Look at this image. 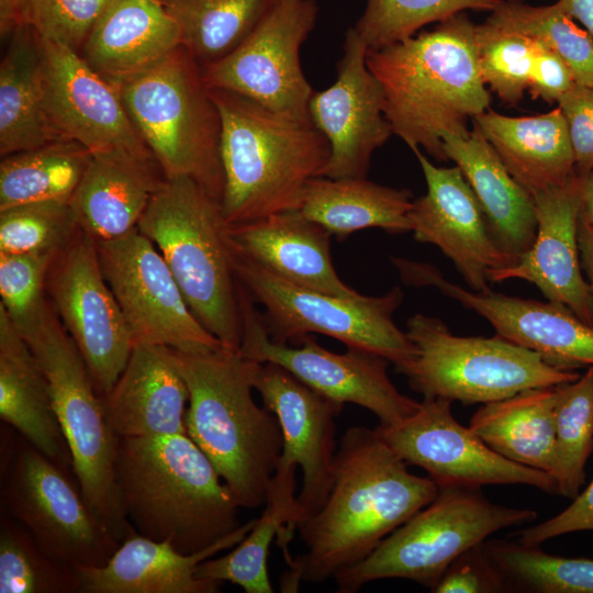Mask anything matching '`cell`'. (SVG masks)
I'll list each match as a JSON object with an SVG mask.
<instances>
[{
	"label": "cell",
	"instance_id": "db71d44e",
	"mask_svg": "<svg viewBox=\"0 0 593 593\" xmlns=\"http://www.w3.org/2000/svg\"><path fill=\"white\" fill-rule=\"evenodd\" d=\"M580 172L582 176L580 215L593 228V170Z\"/></svg>",
	"mask_w": 593,
	"mask_h": 593
},
{
	"label": "cell",
	"instance_id": "30bf717a",
	"mask_svg": "<svg viewBox=\"0 0 593 593\" xmlns=\"http://www.w3.org/2000/svg\"><path fill=\"white\" fill-rule=\"evenodd\" d=\"M405 333L416 353L402 373L423 398L485 404L580 377L575 370L558 368L538 353L499 335H455L437 317L415 314L407 320Z\"/></svg>",
	"mask_w": 593,
	"mask_h": 593
},
{
	"label": "cell",
	"instance_id": "4316f807",
	"mask_svg": "<svg viewBox=\"0 0 593 593\" xmlns=\"http://www.w3.org/2000/svg\"><path fill=\"white\" fill-rule=\"evenodd\" d=\"M231 233L244 255L291 283L345 298L360 295L336 272L332 234L299 210L231 226Z\"/></svg>",
	"mask_w": 593,
	"mask_h": 593
},
{
	"label": "cell",
	"instance_id": "e575fe53",
	"mask_svg": "<svg viewBox=\"0 0 593 593\" xmlns=\"http://www.w3.org/2000/svg\"><path fill=\"white\" fill-rule=\"evenodd\" d=\"M295 470L277 468L265 508L250 532L234 549L197 567V578L211 582H231L246 593H272L267 559L276 534L288 528L295 510Z\"/></svg>",
	"mask_w": 593,
	"mask_h": 593
},
{
	"label": "cell",
	"instance_id": "44dd1931",
	"mask_svg": "<svg viewBox=\"0 0 593 593\" xmlns=\"http://www.w3.org/2000/svg\"><path fill=\"white\" fill-rule=\"evenodd\" d=\"M368 51L349 27L336 80L310 99V120L331 148L323 177L366 178L372 154L393 134L384 114L382 87L367 65Z\"/></svg>",
	"mask_w": 593,
	"mask_h": 593
},
{
	"label": "cell",
	"instance_id": "8fae6325",
	"mask_svg": "<svg viewBox=\"0 0 593 593\" xmlns=\"http://www.w3.org/2000/svg\"><path fill=\"white\" fill-rule=\"evenodd\" d=\"M237 250L238 278L254 302L262 305L272 342L289 345L312 333L323 334L384 357L401 373L414 359V345L393 320L404 298L401 288L378 296L328 294L291 283Z\"/></svg>",
	"mask_w": 593,
	"mask_h": 593
},
{
	"label": "cell",
	"instance_id": "52a82bcc",
	"mask_svg": "<svg viewBox=\"0 0 593 593\" xmlns=\"http://www.w3.org/2000/svg\"><path fill=\"white\" fill-rule=\"evenodd\" d=\"M126 111L166 179L188 177L221 201V118L201 65L179 46L118 85Z\"/></svg>",
	"mask_w": 593,
	"mask_h": 593
},
{
	"label": "cell",
	"instance_id": "83f0119b",
	"mask_svg": "<svg viewBox=\"0 0 593 593\" xmlns=\"http://www.w3.org/2000/svg\"><path fill=\"white\" fill-rule=\"evenodd\" d=\"M443 147L447 159L456 163L472 189L491 236L517 261L536 236L533 195L508 172L478 128L467 134H446Z\"/></svg>",
	"mask_w": 593,
	"mask_h": 593
},
{
	"label": "cell",
	"instance_id": "bcb514c9",
	"mask_svg": "<svg viewBox=\"0 0 593 593\" xmlns=\"http://www.w3.org/2000/svg\"><path fill=\"white\" fill-rule=\"evenodd\" d=\"M56 254L0 253V305L19 332L34 325L49 304L46 278Z\"/></svg>",
	"mask_w": 593,
	"mask_h": 593
},
{
	"label": "cell",
	"instance_id": "6da1fadb",
	"mask_svg": "<svg viewBox=\"0 0 593 593\" xmlns=\"http://www.w3.org/2000/svg\"><path fill=\"white\" fill-rule=\"evenodd\" d=\"M377 428L351 426L337 445L334 480L322 507L296 525L305 552L288 561L282 591L334 578L429 504L438 486L419 477Z\"/></svg>",
	"mask_w": 593,
	"mask_h": 593
},
{
	"label": "cell",
	"instance_id": "7dc6e473",
	"mask_svg": "<svg viewBox=\"0 0 593 593\" xmlns=\"http://www.w3.org/2000/svg\"><path fill=\"white\" fill-rule=\"evenodd\" d=\"M512 591L511 583L488 555L484 541L457 557L432 590L435 593H499Z\"/></svg>",
	"mask_w": 593,
	"mask_h": 593
},
{
	"label": "cell",
	"instance_id": "f1b7e54d",
	"mask_svg": "<svg viewBox=\"0 0 593 593\" xmlns=\"http://www.w3.org/2000/svg\"><path fill=\"white\" fill-rule=\"evenodd\" d=\"M165 179L155 159L92 155L70 199L79 227L96 242L125 235L137 227Z\"/></svg>",
	"mask_w": 593,
	"mask_h": 593
},
{
	"label": "cell",
	"instance_id": "9c48e42d",
	"mask_svg": "<svg viewBox=\"0 0 593 593\" xmlns=\"http://www.w3.org/2000/svg\"><path fill=\"white\" fill-rule=\"evenodd\" d=\"M529 508L494 504L481 489L439 488L435 499L387 536L360 562L333 579L337 592L354 593L383 579H404L430 591L451 562L494 533L536 519Z\"/></svg>",
	"mask_w": 593,
	"mask_h": 593
},
{
	"label": "cell",
	"instance_id": "ac0fdd59",
	"mask_svg": "<svg viewBox=\"0 0 593 593\" xmlns=\"http://www.w3.org/2000/svg\"><path fill=\"white\" fill-rule=\"evenodd\" d=\"M41 40L43 108L55 139L75 141L92 155L122 153L155 159L130 119L118 86L74 48Z\"/></svg>",
	"mask_w": 593,
	"mask_h": 593
},
{
	"label": "cell",
	"instance_id": "603a6c76",
	"mask_svg": "<svg viewBox=\"0 0 593 593\" xmlns=\"http://www.w3.org/2000/svg\"><path fill=\"white\" fill-rule=\"evenodd\" d=\"M582 176L533 194L537 231L532 247L516 262L493 273L491 282L522 279L535 284L547 301L563 305L593 326V294L583 275L578 223Z\"/></svg>",
	"mask_w": 593,
	"mask_h": 593
},
{
	"label": "cell",
	"instance_id": "c3c4849f",
	"mask_svg": "<svg viewBox=\"0 0 593 593\" xmlns=\"http://www.w3.org/2000/svg\"><path fill=\"white\" fill-rule=\"evenodd\" d=\"M557 103L567 121L575 168L593 170V87L575 83Z\"/></svg>",
	"mask_w": 593,
	"mask_h": 593
},
{
	"label": "cell",
	"instance_id": "681fc988",
	"mask_svg": "<svg viewBox=\"0 0 593 593\" xmlns=\"http://www.w3.org/2000/svg\"><path fill=\"white\" fill-rule=\"evenodd\" d=\"M582 530H593V480L559 514L523 528L517 535L519 542L539 546L551 538Z\"/></svg>",
	"mask_w": 593,
	"mask_h": 593
},
{
	"label": "cell",
	"instance_id": "7c38bea8",
	"mask_svg": "<svg viewBox=\"0 0 593 593\" xmlns=\"http://www.w3.org/2000/svg\"><path fill=\"white\" fill-rule=\"evenodd\" d=\"M0 496L3 512L69 564L101 567L120 546L66 470L14 429L1 436Z\"/></svg>",
	"mask_w": 593,
	"mask_h": 593
},
{
	"label": "cell",
	"instance_id": "484cf974",
	"mask_svg": "<svg viewBox=\"0 0 593 593\" xmlns=\"http://www.w3.org/2000/svg\"><path fill=\"white\" fill-rule=\"evenodd\" d=\"M179 46L180 30L160 0H110L79 54L118 86L152 68Z\"/></svg>",
	"mask_w": 593,
	"mask_h": 593
},
{
	"label": "cell",
	"instance_id": "d4e9b609",
	"mask_svg": "<svg viewBox=\"0 0 593 593\" xmlns=\"http://www.w3.org/2000/svg\"><path fill=\"white\" fill-rule=\"evenodd\" d=\"M250 519L214 545L186 555L167 541H157L137 533L124 539L101 567H77L80 593H215L221 583L197 578L200 562L235 547L250 532Z\"/></svg>",
	"mask_w": 593,
	"mask_h": 593
},
{
	"label": "cell",
	"instance_id": "f35d334b",
	"mask_svg": "<svg viewBox=\"0 0 593 593\" xmlns=\"http://www.w3.org/2000/svg\"><path fill=\"white\" fill-rule=\"evenodd\" d=\"M555 463L557 494L573 500L585 481L593 451V366L571 382L556 385Z\"/></svg>",
	"mask_w": 593,
	"mask_h": 593
},
{
	"label": "cell",
	"instance_id": "f5cc1de1",
	"mask_svg": "<svg viewBox=\"0 0 593 593\" xmlns=\"http://www.w3.org/2000/svg\"><path fill=\"white\" fill-rule=\"evenodd\" d=\"M557 2L593 37V0H557Z\"/></svg>",
	"mask_w": 593,
	"mask_h": 593
},
{
	"label": "cell",
	"instance_id": "8d00e7d4",
	"mask_svg": "<svg viewBox=\"0 0 593 593\" xmlns=\"http://www.w3.org/2000/svg\"><path fill=\"white\" fill-rule=\"evenodd\" d=\"M272 0H160L176 21L181 46L205 66L234 51Z\"/></svg>",
	"mask_w": 593,
	"mask_h": 593
},
{
	"label": "cell",
	"instance_id": "d590c367",
	"mask_svg": "<svg viewBox=\"0 0 593 593\" xmlns=\"http://www.w3.org/2000/svg\"><path fill=\"white\" fill-rule=\"evenodd\" d=\"M91 157L75 141H53L3 156L0 211L31 202L70 201Z\"/></svg>",
	"mask_w": 593,
	"mask_h": 593
},
{
	"label": "cell",
	"instance_id": "74e56055",
	"mask_svg": "<svg viewBox=\"0 0 593 593\" xmlns=\"http://www.w3.org/2000/svg\"><path fill=\"white\" fill-rule=\"evenodd\" d=\"M485 21L538 40L566 63L578 85L593 87V37L557 1L502 0Z\"/></svg>",
	"mask_w": 593,
	"mask_h": 593
},
{
	"label": "cell",
	"instance_id": "836d02e7",
	"mask_svg": "<svg viewBox=\"0 0 593 593\" xmlns=\"http://www.w3.org/2000/svg\"><path fill=\"white\" fill-rule=\"evenodd\" d=\"M53 141L43 108L42 40L32 29L18 26L0 64V154Z\"/></svg>",
	"mask_w": 593,
	"mask_h": 593
},
{
	"label": "cell",
	"instance_id": "7402d4cb",
	"mask_svg": "<svg viewBox=\"0 0 593 593\" xmlns=\"http://www.w3.org/2000/svg\"><path fill=\"white\" fill-rule=\"evenodd\" d=\"M427 191L413 200L409 214L415 240L432 244L454 264L472 291L485 292L493 273L516 260L502 250L458 166L437 167L413 149Z\"/></svg>",
	"mask_w": 593,
	"mask_h": 593
},
{
	"label": "cell",
	"instance_id": "d6a6232c",
	"mask_svg": "<svg viewBox=\"0 0 593 593\" xmlns=\"http://www.w3.org/2000/svg\"><path fill=\"white\" fill-rule=\"evenodd\" d=\"M555 388L528 389L481 404L471 416L469 428L506 459L551 475L556 449Z\"/></svg>",
	"mask_w": 593,
	"mask_h": 593
},
{
	"label": "cell",
	"instance_id": "3957f363",
	"mask_svg": "<svg viewBox=\"0 0 593 593\" xmlns=\"http://www.w3.org/2000/svg\"><path fill=\"white\" fill-rule=\"evenodd\" d=\"M115 481L137 534L199 552L239 528V505L187 435L118 437Z\"/></svg>",
	"mask_w": 593,
	"mask_h": 593
},
{
	"label": "cell",
	"instance_id": "5bb4252c",
	"mask_svg": "<svg viewBox=\"0 0 593 593\" xmlns=\"http://www.w3.org/2000/svg\"><path fill=\"white\" fill-rule=\"evenodd\" d=\"M97 248L134 346L158 345L182 353L223 346L194 316L160 251L137 227L97 242Z\"/></svg>",
	"mask_w": 593,
	"mask_h": 593
},
{
	"label": "cell",
	"instance_id": "ba28073f",
	"mask_svg": "<svg viewBox=\"0 0 593 593\" xmlns=\"http://www.w3.org/2000/svg\"><path fill=\"white\" fill-rule=\"evenodd\" d=\"M20 334L46 376L77 484L90 508L121 544L136 530L123 511L115 481L118 436L88 367L51 302L37 322Z\"/></svg>",
	"mask_w": 593,
	"mask_h": 593
},
{
	"label": "cell",
	"instance_id": "5b68a950",
	"mask_svg": "<svg viewBox=\"0 0 593 593\" xmlns=\"http://www.w3.org/2000/svg\"><path fill=\"white\" fill-rule=\"evenodd\" d=\"M221 118L222 211L231 226L300 209L307 182L331 156L310 120L270 110L244 96L210 89Z\"/></svg>",
	"mask_w": 593,
	"mask_h": 593
},
{
	"label": "cell",
	"instance_id": "f6af8a7d",
	"mask_svg": "<svg viewBox=\"0 0 593 593\" xmlns=\"http://www.w3.org/2000/svg\"><path fill=\"white\" fill-rule=\"evenodd\" d=\"M533 37L478 24V61L485 86L505 103L517 104L528 88L533 64Z\"/></svg>",
	"mask_w": 593,
	"mask_h": 593
},
{
	"label": "cell",
	"instance_id": "2e32d148",
	"mask_svg": "<svg viewBox=\"0 0 593 593\" xmlns=\"http://www.w3.org/2000/svg\"><path fill=\"white\" fill-rule=\"evenodd\" d=\"M48 300L81 354L100 396L131 356L133 337L101 270L97 242L81 228L58 251L46 278Z\"/></svg>",
	"mask_w": 593,
	"mask_h": 593
},
{
	"label": "cell",
	"instance_id": "7bdbcfd3",
	"mask_svg": "<svg viewBox=\"0 0 593 593\" xmlns=\"http://www.w3.org/2000/svg\"><path fill=\"white\" fill-rule=\"evenodd\" d=\"M110 0H0L1 37L18 26L79 52Z\"/></svg>",
	"mask_w": 593,
	"mask_h": 593
},
{
	"label": "cell",
	"instance_id": "8992f818",
	"mask_svg": "<svg viewBox=\"0 0 593 593\" xmlns=\"http://www.w3.org/2000/svg\"><path fill=\"white\" fill-rule=\"evenodd\" d=\"M137 228L160 251L199 322L225 348L239 350L243 284L221 201L191 178L165 179Z\"/></svg>",
	"mask_w": 593,
	"mask_h": 593
},
{
	"label": "cell",
	"instance_id": "1f68e13d",
	"mask_svg": "<svg viewBox=\"0 0 593 593\" xmlns=\"http://www.w3.org/2000/svg\"><path fill=\"white\" fill-rule=\"evenodd\" d=\"M413 193L385 187L366 178L311 179L299 211L338 239L365 228L390 234L411 232L409 214Z\"/></svg>",
	"mask_w": 593,
	"mask_h": 593
},
{
	"label": "cell",
	"instance_id": "7a4b0ae2",
	"mask_svg": "<svg viewBox=\"0 0 593 593\" xmlns=\"http://www.w3.org/2000/svg\"><path fill=\"white\" fill-rule=\"evenodd\" d=\"M367 65L384 93L393 134L412 150L447 160L446 134H467V122L490 109L478 61V24L466 12L429 32L368 51Z\"/></svg>",
	"mask_w": 593,
	"mask_h": 593
},
{
	"label": "cell",
	"instance_id": "ffe728a7",
	"mask_svg": "<svg viewBox=\"0 0 593 593\" xmlns=\"http://www.w3.org/2000/svg\"><path fill=\"white\" fill-rule=\"evenodd\" d=\"M393 261L405 282L436 288L486 320L496 335L538 353L549 363L566 370L593 366V326L568 307L491 289L472 291L450 282L433 265Z\"/></svg>",
	"mask_w": 593,
	"mask_h": 593
},
{
	"label": "cell",
	"instance_id": "f907efd6",
	"mask_svg": "<svg viewBox=\"0 0 593 593\" xmlns=\"http://www.w3.org/2000/svg\"><path fill=\"white\" fill-rule=\"evenodd\" d=\"M533 64L527 90L533 99L557 103L577 82L566 63L550 48L534 38Z\"/></svg>",
	"mask_w": 593,
	"mask_h": 593
},
{
	"label": "cell",
	"instance_id": "b9f144b4",
	"mask_svg": "<svg viewBox=\"0 0 593 593\" xmlns=\"http://www.w3.org/2000/svg\"><path fill=\"white\" fill-rule=\"evenodd\" d=\"M502 0H367L353 26L369 51L413 35L423 26L467 10L494 11Z\"/></svg>",
	"mask_w": 593,
	"mask_h": 593
},
{
	"label": "cell",
	"instance_id": "4dcf8cb0",
	"mask_svg": "<svg viewBox=\"0 0 593 593\" xmlns=\"http://www.w3.org/2000/svg\"><path fill=\"white\" fill-rule=\"evenodd\" d=\"M473 123L532 195L566 183L574 171L573 147L559 107L530 116H508L488 109Z\"/></svg>",
	"mask_w": 593,
	"mask_h": 593
},
{
	"label": "cell",
	"instance_id": "9a60e30c",
	"mask_svg": "<svg viewBox=\"0 0 593 593\" xmlns=\"http://www.w3.org/2000/svg\"><path fill=\"white\" fill-rule=\"evenodd\" d=\"M242 301V342L239 353L257 362L281 366L322 396L337 404L351 403L367 409L379 425H394L419 406L402 394L388 374L390 361L360 348L347 347L343 354L321 346L311 335L300 346L272 342L261 313L249 294Z\"/></svg>",
	"mask_w": 593,
	"mask_h": 593
},
{
	"label": "cell",
	"instance_id": "cb8c5ba5",
	"mask_svg": "<svg viewBox=\"0 0 593 593\" xmlns=\"http://www.w3.org/2000/svg\"><path fill=\"white\" fill-rule=\"evenodd\" d=\"M101 398L118 437L187 434L189 392L169 347L135 345L119 379Z\"/></svg>",
	"mask_w": 593,
	"mask_h": 593
},
{
	"label": "cell",
	"instance_id": "e0dca14e",
	"mask_svg": "<svg viewBox=\"0 0 593 593\" xmlns=\"http://www.w3.org/2000/svg\"><path fill=\"white\" fill-rule=\"evenodd\" d=\"M451 403L423 398L418 409L403 421L376 428L409 466L423 469L438 489L524 484L557 494L551 475L494 451L454 417Z\"/></svg>",
	"mask_w": 593,
	"mask_h": 593
},
{
	"label": "cell",
	"instance_id": "ee69618b",
	"mask_svg": "<svg viewBox=\"0 0 593 593\" xmlns=\"http://www.w3.org/2000/svg\"><path fill=\"white\" fill-rule=\"evenodd\" d=\"M80 230L70 201H40L0 211V253L56 254Z\"/></svg>",
	"mask_w": 593,
	"mask_h": 593
},
{
	"label": "cell",
	"instance_id": "277c9868",
	"mask_svg": "<svg viewBox=\"0 0 593 593\" xmlns=\"http://www.w3.org/2000/svg\"><path fill=\"white\" fill-rule=\"evenodd\" d=\"M189 406L187 435L213 463L240 508L265 505L282 451L277 416L253 396L260 362L224 346L174 350Z\"/></svg>",
	"mask_w": 593,
	"mask_h": 593
},
{
	"label": "cell",
	"instance_id": "ab89813d",
	"mask_svg": "<svg viewBox=\"0 0 593 593\" xmlns=\"http://www.w3.org/2000/svg\"><path fill=\"white\" fill-rule=\"evenodd\" d=\"M78 568L47 553L15 518L1 511L0 593H78Z\"/></svg>",
	"mask_w": 593,
	"mask_h": 593
},
{
	"label": "cell",
	"instance_id": "60d3db41",
	"mask_svg": "<svg viewBox=\"0 0 593 593\" xmlns=\"http://www.w3.org/2000/svg\"><path fill=\"white\" fill-rule=\"evenodd\" d=\"M484 548L513 591L593 593V559L560 557L503 539L485 540Z\"/></svg>",
	"mask_w": 593,
	"mask_h": 593
},
{
	"label": "cell",
	"instance_id": "d6986e66",
	"mask_svg": "<svg viewBox=\"0 0 593 593\" xmlns=\"http://www.w3.org/2000/svg\"><path fill=\"white\" fill-rule=\"evenodd\" d=\"M254 389L280 424L282 451L277 468H301L302 484L293 517L281 538L288 542L296 525L325 503L334 480L337 450L335 418L343 405L322 396L288 370L260 362Z\"/></svg>",
	"mask_w": 593,
	"mask_h": 593
},
{
	"label": "cell",
	"instance_id": "4fadbf2b",
	"mask_svg": "<svg viewBox=\"0 0 593 593\" xmlns=\"http://www.w3.org/2000/svg\"><path fill=\"white\" fill-rule=\"evenodd\" d=\"M317 12L315 0H272L234 51L201 66L206 86L310 120L309 102L314 91L302 70L300 49L315 26Z\"/></svg>",
	"mask_w": 593,
	"mask_h": 593
},
{
	"label": "cell",
	"instance_id": "f546056e",
	"mask_svg": "<svg viewBox=\"0 0 593 593\" xmlns=\"http://www.w3.org/2000/svg\"><path fill=\"white\" fill-rule=\"evenodd\" d=\"M0 418L59 467L72 468L46 376L1 305Z\"/></svg>",
	"mask_w": 593,
	"mask_h": 593
},
{
	"label": "cell",
	"instance_id": "816d5d0a",
	"mask_svg": "<svg viewBox=\"0 0 593 593\" xmlns=\"http://www.w3.org/2000/svg\"><path fill=\"white\" fill-rule=\"evenodd\" d=\"M578 242L581 266L593 294V228L579 215Z\"/></svg>",
	"mask_w": 593,
	"mask_h": 593
}]
</instances>
